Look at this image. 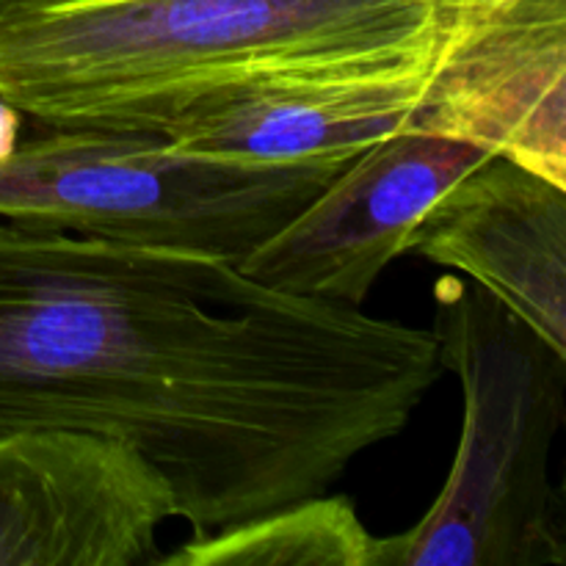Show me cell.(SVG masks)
Listing matches in <instances>:
<instances>
[{
	"mask_svg": "<svg viewBox=\"0 0 566 566\" xmlns=\"http://www.w3.org/2000/svg\"><path fill=\"white\" fill-rule=\"evenodd\" d=\"M442 374L434 329L219 254L0 221V434L136 448L193 536L329 492Z\"/></svg>",
	"mask_w": 566,
	"mask_h": 566,
	"instance_id": "1",
	"label": "cell"
},
{
	"mask_svg": "<svg viewBox=\"0 0 566 566\" xmlns=\"http://www.w3.org/2000/svg\"><path fill=\"white\" fill-rule=\"evenodd\" d=\"M437 0H50L0 14V99L42 127L160 133L208 99L431 59Z\"/></svg>",
	"mask_w": 566,
	"mask_h": 566,
	"instance_id": "2",
	"label": "cell"
},
{
	"mask_svg": "<svg viewBox=\"0 0 566 566\" xmlns=\"http://www.w3.org/2000/svg\"><path fill=\"white\" fill-rule=\"evenodd\" d=\"M442 368L464 396L457 459L418 525L381 536L379 566H564L551 459L566 409V354L464 276L434 285Z\"/></svg>",
	"mask_w": 566,
	"mask_h": 566,
	"instance_id": "3",
	"label": "cell"
},
{
	"mask_svg": "<svg viewBox=\"0 0 566 566\" xmlns=\"http://www.w3.org/2000/svg\"><path fill=\"white\" fill-rule=\"evenodd\" d=\"M348 158L254 164L180 153L155 133L44 127L0 164V219L241 263Z\"/></svg>",
	"mask_w": 566,
	"mask_h": 566,
	"instance_id": "4",
	"label": "cell"
},
{
	"mask_svg": "<svg viewBox=\"0 0 566 566\" xmlns=\"http://www.w3.org/2000/svg\"><path fill=\"white\" fill-rule=\"evenodd\" d=\"M440 44L412 127L566 186V0H437Z\"/></svg>",
	"mask_w": 566,
	"mask_h": 566,
	"instance_id": "5",
	"label": "cell"
},
{
	"mask_svg": "<svg viewBox=\"0 0 566 566\" xmlns=\"http://www.w3.org/2000/svg\"><path fill=\"white\" fill-rule=\"evenodd\" d=\"M486 155L412 125L379 138L238 269L282 293L359 307L437 199Z\"/></svg>",
	"mask_w": 566,
	"mask_h": 566,
	"instance_id": "6",
	"label": "cell"
},
{
	"mask_svg": "<svg viewBox=\"0 0 566 566\" xmlns=\"http://www.w3.org/2000/svg\"><path fill=\"white\" fill-rule=\"evenodd\" d=\"M175 517L164 475L119 440L0 434V566H147Z\"/></svg>",
	"mask_w": 566,
	"mask_h": 566,
	"instance_id": "7",
	"label": "cell"
},
{
	"mask_svg": "<svg viewBox=\"0 0 566 566\" xmlns=\"http://www.w3.org/2000/svg\"><path fill=\"white\" fill-rule=\"evenodd\" d=\"M409 252L475 282L566 354V186L486 155L437 199Z\"/></svg>",
	"mask_w": 566,
	"mask_h": 566,
	"instance_id": "8",
	"label": "cell"
},
{
	"mask_svg": "<svg viewBox=\"0 0 566 566\" xmlns=\"http://www.w3.org/2000/svg\"><path fill=\"white\" fill-rule=\"evenodd\" d=\"M434 55L363 75L241 88L182 111L160 136L180 153L254 164L357 155L412 125Z\"/></svg>",
	"mask_w": 566,
	"mask_h": 566,
	"instance_id": "9",
	"label": "cell"
},
{
	"mask_svg": "<svg viewBox=\"0 0 566 566\" xmlns=\"http://www.w3.org/2000/svg\"><path fill=\"white\" fill-rule=\"evenodd\" d=\"M381 536L359 520L352 497L313 495L232 528L191 536L158 566H379Z\"/></svg>",
	"mask_w": 566,
	"mask_h": 566,
	"instance_id": "10",
	"label": "cell"
},
{
	"mask_svg": "<svg viewBox=\"0 0 566 566\" xmlns=\"http://www.w3.org/2000/svg\"><path fill=\"white\" fill-rule=\"evenodd\" d=\"M20 127H22V114L17 108H11L9 103L0 99V164L11 158V153L20 144Z\"/></svg>",
	"mask_w": 566,
	"mask_h": 566,
	"instance_id": "11",
	"label": "cell"
},
{
	"mask_svg": "<svg viewBox=\"0 0 566 566\" xmlns=\"http://www.w3.org/2000/svg\"><path fill=\"white\" fill-rule=\"evenodd\" d=\"M31 3H50V0H0V14L9 9H17V6H31Z\"/></svg>",
	"mask_w": 566,
	"mask_h": 566,
	"instance_id": "12",
	"label": "cell"
}]
</instances>
